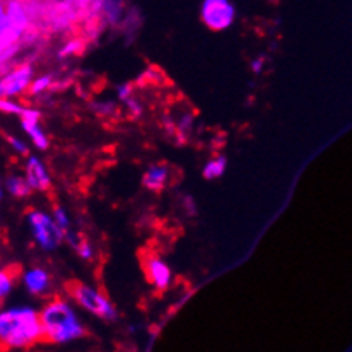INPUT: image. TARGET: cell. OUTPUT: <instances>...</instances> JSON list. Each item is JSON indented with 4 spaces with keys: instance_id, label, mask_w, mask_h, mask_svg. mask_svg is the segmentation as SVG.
I'll return each instance as SVG.
<instances>
[{
    "instance_id": "6da1fadb",
    "label": "cell",
    "mask_w": 352,
    "mask_h": 352,
    "mask_svg": "<svg viewBox=\"0 0 352 352\" xmlns=\"http://www.w3.org/2000/svg\"><path fill=\"white\" fill-rule=\"evenodd\" d=\"M40 342H45L40 313L33 308L0 311V349H30Z\"/></svg>"
},
{
    "instance_id": "7a4b0ae2",
    "label": "cell",
    "mask_w": 352,
    "mask_h": 352,
    "mask_svg": "<svg viewBox=\"0 0 352 352\" xmlns=\"http://www.w3.org/2000/svg\"><path fill=\"white\" fill-rule=\"evenodd\" d=\"M45 342L69 344L86 336V329L70 302L55 298L40 311Z\"/></svg>"
},
{
    "instance_id": "3957f363",
    "label": "cell",
    "mask_w": 352,
    "mask_h": 352,
    "mask_svg": "<svg viewBox=\"0 0 352 352\" xmlns=\"http://www.w3.org/2000/svg\"><path fill=\"white\" fill-rule=\"evenodd\" d=\"M65 291L86 311L93 313V315L100 316V318L107 320V322L117 320V308L111 305V301L107 296L96 291L94 287L79 283V280H69L65 284Z\"/></svg>"
},
{
    "instance_id": "277c9868",
    "label": "cell",
    "mask_w": 352,
    "mask_h": 352,
    "mask_svg": "<svg viewBox=\"0 0 352 352\" xmlns=\"http://www.w3.org/2000/svg\"><path fill=\"white\" fill-rule=\"evenodd\" d=\"M28 223H30L34 239L43 250H55L65 238V233L55 223L54 217L47 216L40 210H30L28 212Z\"/></svg>"
},
{
    "instance_id": "5b68a950",
    "label": "cell",
    "mask_w": 352,
    "mask_h": 352,
    "mask_svg": "<svg viewBox=\"0 0 352 352\" xmlns=\"http://www.w3.org/2000/svg\"><path fill=\"white\" fill-rule=\"evenodd\" d=\"M234 7L230 0H204L200 19L209 30L224 31L234 23Z\"/></svg>"
},
{
    "instance_id": "8992f818",
    "label": "cell",
    "mask_w": 352,
    "mask_h": 352,
    "mask_svg": "<svg viewBox=\"0 0 352 352\" xmlns=\"http://www.w3.org/2000/svg\"><path fill=\"white\" fill-rule=\"evenodd\" d=\"M142 270L146 274V279L156 291L163 293L171 284V270L168 263L154 252H144L140 256Z\"/></svg>"
},
{
    "instance_id": "52a82bcc",
    "label": "cell",
    "mask_w": 352,
    "mask_h": 352,
    "mask_svg": "<svg viewBox=\"0 0 352 352\" xmlns=\"http://www.w3.org/2000/svg\"><path fill=\"white\" fill-rule=\"evenodd\" d=\"M31 79H33V69L31 65L24 63V65L17 67L10 74L0 79V98H10L23 94L28 87L31 86Z\"/></svg>"
},
{
    "instance_id": "ba28073f",
    "label": "cell",
    "mask_w": 352,
    "mask_h": 352,
    "mask_svg": "<svg viewBox=\"0 0 352 352\" xmlns=\"http://www.w3.org/2000/svg\"><path fill=\"white\" fill-rule=\"evenodd\" d=\"M19 117H21V123H23L24 132L31 137L34 146L41 151L48 149V137L45 135V132L40 126V111L24 108V111L19 115Z\"/></svg>"
},
{
    "instance_id": "9c48e42d",
    "label": "cell",
    "mask_w": 352,
    "mask_h": 352,
    "mask_svg": "<svg viewBox=\"0 0 352 352\" xmlns=\"http://www.w3.org/2000/svg\"><path fill=\"white\" fill-rule=\"evenodd\" d=\"M26 179L33 190H40V192H48L52 186V178L48 175L47 168L41 163L38 157L31 156L26 164Z\"/></svg>"
},
{
    "instance_id": "30bf717a",
    "label": "cell",
    "mask_w": 352,
    "mask_h": 352,
    "mask_svg": "<svg viewBox=\"0 0 352 352\" xmlns=\"http://www.w3.org/2000/svg\"><path fill=\"white\" fill-rule=\"evenodd\" d=\"M171 170L168 164H153L149 170L142 176V185L144 188L151 190V192H163L170 183Z\"/></svg>"
},
{
    "instance_id": "8fae6325",
    "label": "cell",
    "mask_w": 352,
    "mask_h": 352,
    "mask_svg": "<svg viewBox=\"0 0 352 352\" xmlns=\"http://www.w3.org/2000/svg\"><path fill=\"white\" fill-rule=\"evenodd\" d=\"M24 286L34 296H45L50 293L52 279L47 270L31 269L24 274Z\"/></svg>"
},
{
    "instance_id": "7c38bea8",
    "label": "cell",
    "mask_w": 352,
    "mask_h": 352,
    "mask_svg": "<svg viewBox=\"0 0 352 352\" xmlns=\"http://www.w3.org/2000/svg\"><path fill=\"white\" fill-rule=\"evenodd\" d=\"M7 14V23L14 28V30L19 31L21 34L28 30L30 26V14H28L26 7L19 2V0H9L6 7Z\"/></svg>"
},
{
    "instance_id": "4fadbf2b",
    "label": "cell",
    "mask_w": 352,
    "mask_h": 352,
    "mask_svg": "<svg viewBox=\"0 0 352 352\" xmlns=\"http://www.w3.org/2000/svg\"><path fill=\"white\" fill-rule=\"evenodd\" d=\"M19 276V267H6L0 269V302L9 296Z\"/></svg>"
},
{
    "instance_id": "5bb4252c",
    "label": "cell",
    "mask_w": 352,
    "mask_h": 352,
    "mask_svg": "<svg viewBox=\"0 0 352 352\" xmlns=\"http://www.w3.org/2000/svg\"><path fill=\"white\" fill-rule=\"evenodd\" d=\"M226 157L224 156H217V157H212V160H209L206 163V166H204V178L206 179H217L221 178V176L224 175V171H226Z\"/></svg>"
},
{
    "instance_id": "9a60e30c",
    "label": "cell",
    "mask_w": 352,
    "mask_h": 352,
    "mask_svg": "<svg viewBox=\"0 0 352 352\" xmlns=\"http://www.w3.org/2000/svg\"><path fill=\"white\" fill-rule=\"evenodd\" d=\"M7 190H9V193H12L14 197H17V199H21V197H28L31 193V185L28 183L26 176H9L7 178V183H6Z\"/></svg>"
},
{
    "instance_id": "2e32d148",
    "label": "cell",
    "mask_w": 352,
    "mask_h": 352,
    "mask_svg": "<svg viewBox=\"0 0 352 352\" xmlns=\"http://www.w3.org/2000/svg\"><path fill=\"white\" fill-rule=\"evenodd\" d=\"M91 108H93V113L101 118L113 117L118 113V107L115 101H96V103L91 104Z\"/></svg>"
},
{
    "instance_id": "e0dca14e",
    "label": "cell",
    "mask_w": 352,
    "mask_h": 352,
    "mask_svg": "<svg viewBox=\"0 0 352 352\" xmlns=\"http://www.w3.org/2000/svg\"><path fill=\"white\" fill-rule=\"evenodd\" d=\"M123 104H125V108H126V111H129V115L132 118H139L140 115H142V111H144V108H142V103H140L139 100H137L135 96H130L129 100H125L123 101Z\"/></svg>"
},
{
    "instance_id": "ac0fdd59",
    "label": "cell",
    "mask_w": 352,
    "mask_h": 352,
    "mask_svg": "<svg viewBox=\"0 0 352 352\" xmlns=\"http://www.w3.org/2000/svg\"><path fill=\"white\" fill-rule=\"evenodd\" d=\"M84 48V41L82 40H70L65 47L60 50V57H70V55H77L80 54Z\"/></svg>"
},
{
    "instance_id": "d6986e66",
    "label": "cell",
    "mask_w": 352,
    "mask_h": 352,
    "mask_svg": "<svg viewBox=\"0 0 352 352\" xmlns=\"http://www.w3.org/2000/svg\"><path fill=\"white\" fill-rule=\"evenodd\" d=\"M50 86H52V77L50 76H43V77H40V79L34 80V82H31L30 93L31 94H40V93H43V91H47Z\"/></svg>"
},
{
    "instance_id": "ffe728a7",
    "label": "cell",
    "mask_w": 352,
    "mask_h": 352,
    "mask_svg": "<svg viewBox=\"0 0 352 352\" xmlns=\"http://www.w3.org/2000/svg\"><path fill=\"white\" fill-rule=\"evenodd\" d=\"M54 219H55V223L62 228L63 233H67V231H69V226H70L69 216H67V212L60 206L54 207Z\"/></svg>"
},
{
    "instance_id": "44dd1931",
    "label": "cell",
    "mask_w": 352,
    "mask_h": 352,
    "mask_svg": "<svg viewBox=\"0 0 352 352\" xmlns=\"http://www.w3.org/2000/svg\"><path fill=\"white\" fill-rule=\"evenodd\" d=\"M0 111H3V113L21 115L24 111V108L21 104L14 103V101L7 100V98H0Z\"/></svg>"
},
{
    "instance_id": "7402d4cb",
    "label": "cell",
    "mask_w": 352,
    "mask_h": 352,
    "mask_svg": "<svg viewBox=\"0 0 352 352\" xmlns=\"http://www.w3.org/2000/svg\"><path fill=\"white\" fill-rule=\"evenodd\" d=\"M77 253H79L80 258L84 260H91L93 258L94 252H93V246L89 245V241H86V239H80L79 245H77Z\"/></svg>"
},
{
    "instance_id": "603a6c76",
    "label": "cell",
    "mask_w": 352,
    "mask_h": 352,
    "mask_svg": "<svg viewBox=\"0 0 352 352\" xmlns=\"http://www.w3.org/2000/svg\"><path fill=\"white\" fill-rule=\"evenodd\" d=\"M6 139L7 142H9L19 154H23V156H28V154H30V149H28V146L23 142V140H19L17 137H12V135H7Z\"/></svg>"
},
{
    "instance_id": "cb8c5ba5",
    "label": "cell",
    "mask_w": 352,
    "mask_h": 352,
    "mask_svg": "<svg viewBox=\"0 0 352 352\" xmlns=\"http://www.w3.org/2000/svg\"><path fill=\"white\" fill-rule=\"evenodd\" d=\"M133 94V86L132 84H120V86L117 87V96H118V100L122 101H125V100H129L130 96H132Z\"/></svg>"
},
{
    "instance_id": "d4e9b609",
    "label": "cell",
    "mask_w": 352,
    "mask_h": 352,
    "mask_svg": "<svg viewBox=\"0 0 352 352\" xmlns=\"http://www.w3.org/2000/svg\"><path fill=\"white\" fill-rule=\"evenodd\" d=\"M183 209H185V212L188 214V216H197V206L193 197L190 195L183 197Z\"/></svg>"
},
{
    "instance_id": "484cf974",
    "label": "cell",
    "mask_w": 352,
    "mask_h": 352,
    "mask_svg": "<svg viewBox=\"0 0 352 352\" xmlns=\"http://www.w3.org/2000/svg\"><path fill=\"white\" fill-rule=\"evenodd\" d=\"M263 65H265V58L263 57H258V58H255L252 62V70L255 74H260L263 70Z\"/></svg>"
},
{
    "instance_id": "4316f807",
    "label": "cell",
    "mask_w": 352,
    "mask_h": 352,
    "mask_svg": "<svg viewBox=\"0 0 352 352\" xmlns=\"http://www.w3.org/2000/svg\"><path fill=\"white\" fill-rule=\"evenodd\" d=\"M0 197H2V188H0Z\"/></svg>"
},
{
    "instance_id": "83f0119b",
    "label": "cell",
    "mask_w": 352,
    "mask_h": 352,
    "mask_svg": "<svg viewBox=\"0 0 352 352\" xmlns=\"http://www.w3.org/2000/svg\"><path fill=\"white\" fill-rule=\"evenodd\" d=\"M0 2H2V0H0Z\"/></svg>"
}]
</instances>
